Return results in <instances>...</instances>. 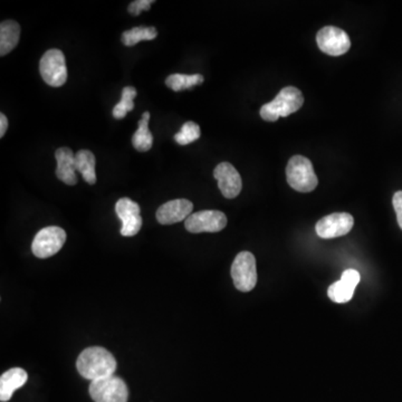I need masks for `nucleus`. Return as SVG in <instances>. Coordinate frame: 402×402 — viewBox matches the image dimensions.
I'll list each match as a JSON object with an SVG mask.
<instances>
[{
  "label": "nucleus",
  "mask_w": 402,
  "mask_h": 402,
  "mask_svg": "<svg viewBox=\"0 0 402 402\" xmlns=\"http://www.w3.org/2000/svg\"><path fill=\"white\" fill-rule=\"evenodd\" d=\"M76 368L83 378L95 381L113 376L116 370V360L106 348L92 346L80 354Z\"/></svg>",
  "instance_id": "nucleus-1"
},
{
  "label": "nucleus",
  "mask_w": 402,
  "mask_h": 402,
  "mask_svg": "<svg viewBox=\"0 0 402 402\" xmlns=\"http://www.w3.org/2000/svg\"><path fill=\"white\" fill-rule=\"evenodd\" d=\"M304 103L302 92L294 86L284 87L272 102L261 106L263 120L275 122L279 118H286L302 108Z\"/></svg>",
  "instance_id": "nucleus-2"
},
{
  "label": "nucleus",
  "mask_w": 402,
  "mask_h": 402,
  "mask_svg": "<svg viewBox=\"0 0 402 402\" xmlns=\"http://www.w3.org/2000/svg\"><path fill=\"white\" fill-rule=\"evenodd\" d=\"M286 178L288 185L298 192H311L318 186V177L310 159L294 156L287 164Z\"/></svg>",
  "instance_id": "nucleus-3"
},
{
  "label": "nucleus",
  "mask_w": 402,
  "mask_h": 402,
  "mask_svg": "<svg viewBox=\"0 0 402 402\" xmlns=\"http://www.w3.org/2000/svg\"><path fill=\"white\" fill-rule=\"evenodd\" d=\"M233 285L241 292H251L257 283L256 259L249 251H241L231 265Z\"/></svg>",
  "instance_id": "nucleus-4"
},
{
  "label": "nucleus",
  "mask_w": 402,
  "mask_h": 402,
  "mask_svg": "<svg viewBox=\"0 0 402 402\" xmlns=\"http://www.w3.org/2000/svg\"><path fill=\"white\" fill-rule=\"evenodd\" d=\"M39 73L44 82L49 86L61 87L67 81V67L65 56L59 49H49L39 62Z\"/></svg>",
  "instance_id": "nucleus-5"
},
{
  "label": "nucleus",
  "mask_w": 402,
  "mask_h": 402,
  "mask_svg": "<svg viewBox=\"0 0 402 402\" xmlns=\"http://www.w3.org/2000/svg\"><path fill=\"white\" fill-rule=\"evenodd\" d=\"M90 396L95 402H128V386L121 378L110 376L92 381Z\"/></svg>",
  "instance_id": "nucleus-6"
},
{
  "label": "nucleus",
  "mask_w": 402,
  "mask_h": 402,
  "mask_svg": "<svg viewBox=\"0 0 402 402\" xmlns=\"http://www.w3.org/2000/svg\"><path fill=\"white\" fill-rule=\"evenodd\" d=\"M66 241L64 229L56 226H49L37 233L31 243V251L39 258H49L57 254Z\"/></svg>",
  "instance_id": "nucleus-7"
},
{
  "label": "nucleus",
  "mask_w": 402,
  "mask_h": 402,
  "mask_svg": "<svg viewBox=\"0 0 402 402\" xmlns=\"http://www.w3.org/2000/svg\"><path fill=\"white\" fill-rule=\"evenodd\" d=\"M316 41L318 49L330 56L346 54L351 47V41L348 34L334 26H326L321 29L316 35Z\"/></svg>",
  "instance_id": "nucleus-8"
},
{
  "label": "nucleus",
  "mask_w": 402,
  "mask_h": 402,
  "mask_svg": "<svg viewBox=\"0 0 402 402\" xmlns=\"http://www.w3.org/2000/svg\"><path fill=\"white\" fill-rule=\"evenodd\" d=\"M227 226L225 213L218 211H203L192 213L186 219L185 227L192 233H218Z\"/></svg>",
  "instance_id": "nucleus-9"
},
{
  "label": "nucleus",
  "mask_w": 402,
  "mask_h": 402,
  "mask_svg": "<svg viewBox=\"0 0 402 402\" xmlns=\"http://www.w3.org/2000/svg\"><path fill=\"white\" fill-rule=\"evenodd\" d=\"M354 219L348 213H336L323 217L316 226V233L323 239L338 238L353 228Z\"/></svg>",
  "instance_id": "nucleus-10"
},
{
  "label": "nucleus",
  "mask_w": 402,
  "mask_h": 402,
  "mask_svg": "<svg viewBox=\"0 0 402 402\" xmlns=\"http://www.w3.org/2000/svg\"><path fill=\"white\" fill-rule=\"evenodd\" d=\"M116 213L122 221L121 235L132 237L140 231L142 227V217L140 215V206L130 198H121L116 205Z\"/></svg>",
  "instance_id": "nucleus-11"
},
{
  "label": "nucleus",
  "mask_w": 402,
  "mask_h": 402,
  "mask_svg": "<svg viewBox=\"0 0 402 402\" xmlns=\"http://www.w3.org/2000/svg\"><path fill=\"white\" fill-rule=\"evenodd\" d=\"M213 177L218 181V187L221 189L223 197L233 199L241 194L243 188L241 174L229 162H221L213 170Z\"/></svg>",
  "instance_id": "nucleus-12"
},
{
  "label": "nucleus",
  "mask_w": 402,
  "mask_h": 402,
  "mask_svg": "<svg viewBox=\"0 0 402 402\" xmlns=\"http://www.w3.org/2000/svg\"><path fill=\"white\" fill-rule=\"evenodd\" d=\"M194 205L187 199H176L164 203L156 211V221L161 225H172L185 221L192 215Z\"/></svg>",
  "instance_id": "nucleus-13"
},
{
  "label": "nucleus",
  "mask_w": 402,
  "mask_h": 402,
  "mask_svg": "<svg viewBox=\"0 0 402 402\" xmlns=\"http://www.w3.org/2000/svg\"><path fill=\"white\" fill-rule=\"evenodd\" d=\"M55 158L57 161L56 177L65 185H76L77 169L74 152L69 148H59L55 152Z\"/></svg>",
  "instance_id": "nucleus-14"
},
{
  "label": "nucleus",
  "mask_w": 402,
  "mask_h": 402,
  "mask_svg": "<svg viewBox=\"0 0 402 402\" xmlns=\"http://www.w3.org/2000/svg\"><path fill=\"white\" fill-rule=\"evenodd\" d=\"M29 376L21 368H13L8 370L0 377V400L7 402L13 397L14 392L23 387L27 382Z\"/></svg>",
  "instance_id": "nucleus-15"
},
{
  "label": "nucleus",
  "mask_w": 402,
  "mask_h": 402,
  "mask_svg": "<svg viewBox=\"0 0 402 402\" xmlns=\"http://www.w3.org/2000/svg\"><path fill=\"white\" fill-rule=\"evenodd\" d=\"M21 26L15 21H5L0 25V55L9 54L19 41Z\"/></svg>",
  "instance_id": "nucleus-16"
},
{
  "label": "nucleus",
  "mask_w": 402,
  "mask_h": 402,
  "mask_svg": "<svg viewBox=\"0 0 402 402\" xmlns=\"http://www.w3.org/2000/svg\"><path fill=\"white\" fill-rule=\"evenodd\" d=\"M149 120L150 113L144 112L141 120L139 121L138 130L132 136V144L139 152L149 151L154 144V136L149 130Z\"/></svg>",
  "instance_id": "nucleus-17"
},
{
  "label": "nucleus",
  "mask_w": 402,
  "mask_h": 402,
  "mask_svg": "<svg viewBox=\"0 0 402 402\" xmlns=\"http://www.w3.org/2000/svg\"><path fill=\"white\" fill-rule=\"evenodd\" d=\"M75 164H76L77 171L82 174L83 179L89 185H94L96 182V174H95V156L89 150H80L75 154Z\"/></svg>",
  "instance_id": "nucleus-18"
},
{
  "label": "nucleus",
  "mask_w": 402,
  "mask_h": 402,
  "mask_svg": "<svg viewBox=\"0 0 402 402\" xmlns=\"http://www.w3.org/2000/svg\"><path fill=\"white\" fill-rule=\"evenodd\" d=\"M158 36V31L154 27H134L130 31H124L121 41L126 46H134L141 41H152Z\"/></svg>",
  "instance_id": "nucleus-19"
},
{
  "label": "nucleus",
  "mask_w": 402,
  "mask_h": 402,
  "mask_svg": "<svg viewBox=\"0 0 402 402\" xmlns=\"http://www.w3.org/2000/svg\"><path fill=\"white\" fill-rule=\"evenodd\" d=\"M203 83V76L200 74H172L166 80V85L174 92L188 90L190 87Z\"/></svg>",
  "instance_id": "nucleus-20"
},
{
  "label": "nucleus",
  "mask_w": 402,
  "mask_h": 402,
  "mask_svg": "<svg viewBox=\"0 0 402 402\" xmlns=\"http://www.w3.org/2000/svg\"><path fill=\"white\" fill-rule=\"evenodd\" d=\"M136 94H138V93H136V90L134 87H124V91H122V99H121L120 102L113 109L112 113L114 119H116V120L124 119L126 118V113L134 110V100Z\"/></svg>",
  "instance_id": "nucleus-21"
},
{
  "label": "nucleus",
  "mask_w": 402,
  "mask_h": 402,
  "mask_svg": "<svg viewBox=\"0 0 402 402\" xmlns=\"http://www.w3.org/2000/svg\"><path fill=\"white\" fill-rule=\"evenodd\" d=\"M201 136V130L200 126L195 122L189 121L186 122L181 126V130L174 136V140L180 146H187V144H192V142L197 141L198 139Z\"/></svg>",
  "instance_id": "nucleus-22"
},
{
  "label": "nucleus",
  "mask_w": 402,
  "mask_h": 402,
  "mask_svg": "<svg viewBox=\"0 0 402 402\" xmlns=\"http://www.w3.org/2000/svg\"><path fill=\"white\" fill-rule=\"evenodd\" d=\"M354 288L348 286L343 281H338L328 287V295L336 303H346L353 297Z\"/></svg>",
  "instance_id": "nucleus-23"
},
{
  "label": "nucleus",
  "mask_w": 402,
  "mask_h": 402,
  "mask_svg": "<svg viewBox=\"0 0 402 402\" xmlns=\"http://www.w3.org/2000/svg\"><path fill=\"white\" fill-rule=\"evenodd\" d=\"M154 3V0H136L129 5V13L131 15L139 16L142 11H149Z\"/></svg>",
  "instance_id": "nucleus-24"
},
{
  "label": "nucleus",
  "mask_w": 402,
  "mask_h": 402,
  "mask_svg": "<svg viewBox=\"0 0 402 402\" xmlns=\"http://www.w3.org/2000/svg\"><path fill=\"white\" fill-rule=\"evenodd\" d=\"M341 281H343L348 286L356 290V287L360 283V274L356 269H346L341 276Z\"/></svg>",
  "instance_id": "nucleus-25"
},
{
  "label": "nucleus",
  "mask_w": 402,
  "mask_h": 402,
  "mask_svg": "<svg viewBox=\"0 0 402 402\" xmlns=\"http://www.w3.org/2000/svg\"><path fill=\"white\" fill-rule=\"evenodd\" d=\"M392 203H393V208L397 213L398 223H399L400 228L402 229V191L396 192Z\"/></svg>",
  "instance_id": "nucleus-26"
},
{
  "label": "nucleus",
  "mask_w": 402,
  "mask_h": 402,
  "mask_svg": "<svg viewBox=\"0 0 402 402\" xmlns=\"http://www.w3.org/2000/svg\"><path fill=\"white\" fill-rule=\"evenodd\" d=\"M7 129H8L7 116H6L5 114H4V113H1V114H0V138H4V136H5L6 131H7Z\"/></svg>",
  "instance_id": "nucleus-27"
}]
</instances>
